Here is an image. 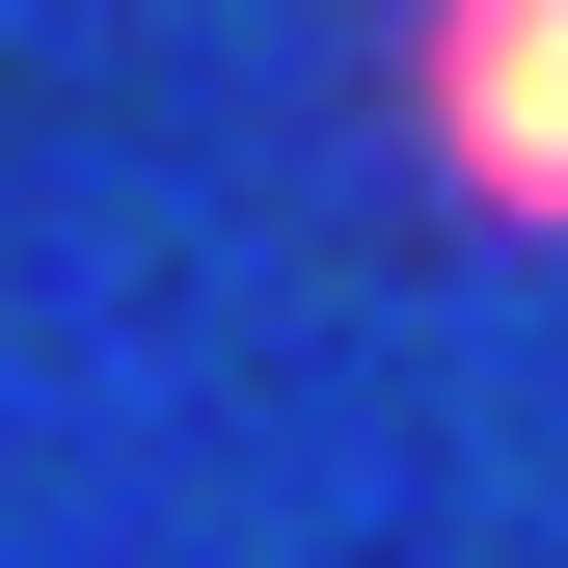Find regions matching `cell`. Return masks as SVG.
I'll use <instances>...</instances> for the list:
<instances>
[{"mask_svg": "<svg viewBox=\"0 0 568 568\" xmlns=\"http://www.w3.org/2000/svg\"><path fill=\"white\" fill-rule=\"evenodd\" d=\"M406 163L487 244H568V0H406Z\"/></svg>", "mask_w": 568, "mask_h": 568, "instance_id": "cell-1", "label": "cell"}]
</instances>
